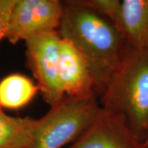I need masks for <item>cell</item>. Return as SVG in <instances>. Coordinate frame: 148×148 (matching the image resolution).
<instances>
[{"mask_svg": "<svg viewBox=\"0 0 148 148\" xmlns=\"http://www.w3.org/2000/svg\"><path fill=\"white\" fill-rule=\"evenodd\" d=\"M62 38L73 44L90 66L100 98L116 73L127 45L115 27L82 0L64 2L58 30Z\"/></svg>", "mask_w": 148, "mask_h": 148, "instance_id": "1", "label": "cell"}, {"mask_svg": "<svg viewBox=\"0 0 148 148\" xmlns=\"http://www.w3.org/2000/svg\"><path fill=\"white\" fill-rule=\"evenodd\" d=\"M99 101L103 109L120 115L144 143L148 135V48L127 45L119 67Z\"/></svg>", "mask_w": 148, "mask_h": 148, "instance_id": "2", "label": "cell"}, {"mask_svg": "<svg viewBox=\"0 0 148 148\" xmlns=\"http://www.w3.org/2000/svg\"><path fill=\"white\" fill-rule=\"evenodd\" d=\"M101 109L96 95L64 97L35 120L30 148H63L77 141L91 125Z\"/></svg>", "mask_w": 148, "mask_h": 148, "instance_id": "3", "label": "cell"}, {"mask_svg": "<svg viewBox=\"0 0 148 148\" xmlns=\"http://www.w3.org/2000/svg\"><path fill=\"white\" fill-rule=\"evenodd\" d=\"M25 42L27 66L43 99L51 107L65 97L58 75L62 36L58 31H51L33 36Z\"/></svg>", "mask_w": 148, "mask_h": 148, "instance_id": "4", "label": "cell"}, {"mask_svg": "<svg viewBox=\"0 0 148 148\" xmlns=\"http://www.w3.org/2000/svg\"><path fill=\"white\" fill-rule=\"evenodd\" d=\"M63 12L64 2L58 0H15L5 39L15 45L37 34L58 31Z\"/></svg>", "mask_w": 148, "mask_h": 148, "instance_id": "5", "label": "cell"}, {"mask_svg": "<svg viewBox=\"0 0 148 148\" xmlns=\"http://www.w3.org/2000/svg\"><path fill=\"white\" fill-rule=\"evenodd\" d=\"M69 148H143L120 115L101 109L88 129Z\"/></svg>", "mask_w": 148, "mask_h": 148, "instance_id": "6", "label": "cell"}, {"mask_svg": "<svg viewBox=\"0 0 148 148\" xmlns=\"http://www.w3.org/2000/svg\"><path fill=\"white\" fill-rule=\"evenodd\" d=\"M58 75L65 97L85 98L97 95L86 59L73 43L64 38H62Z\"/></svg>", "mask_w": 148, "mask_h": 148, "instance_id": "7", "label": "cell"}, {"mask_svg": "<svg viewBox=\"0 0 148 148\" xmlns=\"http://www.w3.org/2000/svg\"><path fill=\"white\" fill-rule=\"evenodd\" d=\"M119 32L127 46L148 48V0L121 1Z\"/></svg>", "mask_w": 148, "mask_h": 148, "instance_id": "8", "label": "cell"}, {"mask_svg": "<svg viewBox=\"0 0 148 148\" xmlns=\"http://www.w3.org/2000/svg\"><path fill=\"white\" fill-rule=\"evenodd\" d=\"M39 86L21 73H12L0 81V106L19 110L27 106L36 96Z\"/></svg>", "mask_w": 148, "mask_h": 148, "instance_id": "9", "label": "cell"}, {"mask_svg": "<svg viewBox=\"0 0 148 148\" xmlns=\"http://www.w3.org/2000/svg\"><path fill=\"white\" fill-rule=\"evenodd\" d=\"M35 120L10 116L0 106V148L31 147Z\"/></svg>", "mask_w": 148, "mask_h": 148, "instance_id": "10", "label": "cell"}, {"mask_svg": "<svg viewBox=\"0 0 148 148\" xmlns=\"http://www.w3.org/2000/svg\"><path fill=\"white\" fill-rule=\"evenodd\" d=\"M82 2L86 5L104 16L108 21H110L119 32L121 19V1L82 0Z\"/></svg>", "mask_w": 148, "mask_h": 148, "instance_id": "11", "label": "cell"}, {"mask_svg": "<svg viewBox=\"0 0 148 148\" xmlns=\"http://www.w3.org/2000/svg\"><path fill=\"white\" fill-rule=\"evenodd\" d=\"M15 0H0V41L5 39L6 30Z\"/></svg>", "mask_w": 148, "mask_h": 148, "instance_id": "12", "label": "cell"}, {"mask_svg": "<svg viewBox=\"0 0 148 148\" xmlns=\"http://www.w3.org/2000/svg\"><path fill=\"white\" fill-rule=\"evenodd\" d=\"M143 148H148V135L147 138L145 139L144 143H143Z\"/></svg>", "mask_w": 148, "mask_h": 148, "instance_id": "13", "label": "cell"}]
</instances>
